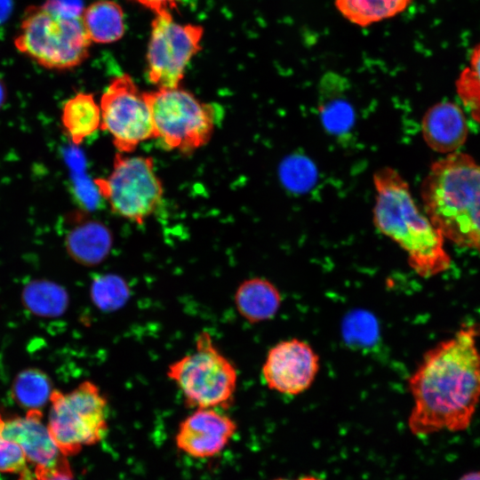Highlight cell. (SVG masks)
Masks as SVG:
<instances>
[{"instance_id": "9a60e30c", "label": "cell", "mask_w": 480, "mask_h": 480, "mask_svg": "<svg viewBox=\"0 0 480 480\" xmlns=\"http://www.w3.org/2000/svg\"><path fill=\"white\" fill-rule=\"evenodd\" d=\"M348 80L337 72L327 71L319 80L317 108L328 133L347 138L354 126L356 113L349 99Z\"/></svg>"}, {"instance_id": "cb8c5ba5", "label": "cell", "mask_w": 480, "mask_h": 480, "mask_svg": "<svg viewBox=\"0 0 480 480\" xmlns=\"http://www.w3.org/2000/svg\"><path fill=\"white\" fill-rule=\"evenodd\" d=\"M280 175L285 186L294 191L309 188L316 178L312 163L302 156L287 158L281 165Z\"/></svg>"}, {"instance_id": "4dcf8cb0", "label": "cell", "mask_w": 480, "mask_h": 480, "mask_svg": "<svg viewBox=\"0 0 480 480\" xmlns=\"http://www.w3.org/2000/svg\"><path fill=\"white\" fill-rule=\"evenodd\" d=\"M274 480H323L322 478L320 477H317L316 476H300V477H298V478H295V479H289V478H276V479H274Z\"/></svg>"}, {"instance_id": "5b68a950", "label": "cell", "mask_w": 480, "mask_h": 480, "mask_svg": "<svg viewBox=\"0 0 480 480\" xmlns=\"http://www.w3.org/2000/svg\"><path fill=\"white\" fill-rule=\"evenodd\" d=\"M166 376L180 391L187 407L226 410L234 402L237 370L206 331L197 335L192 352L168 365Z\"/></svg>"}, {"instance_id": "4316f807", "label": "cell", "mask_w": 480, "mask_h": 480, "mask_svg": "<svg viewBox=\"0 0 480 480\" xmlns=\"http://www.w3.org/2000/svg\"><path fill=\"white\" fill-rule=\"evenodd\" d=\"M37 480H73L70 467L57 469Z\"/></svg>"}, {"instance_id": "83f0119b", "label": "cell", "mask_w": 480, "mask_h": 480, "mask_svg": "<svg viewBox=\"0 0 480 480\" xmlns=\"http://www.w3.org/2000/svg\"><path fill=\"white\" fill-rule=\"evenodd\" d=\"M11 9V0H0V22L8 15Z\"/></svg>"}, {"instance_id": "52a82bcc", "label": "cell", "mask_w": 480, "mask_h": 480, "mask_svg": "<svg viewBox=\"0 0 480 480\" xmlns=\"http://www.w3.org/2000/svg\"><path fill=\"white\" fill-rule=\"evenodd\" d=\"M47 428L64 456L76 455L100 442L108 428V403L91 380L68 393L52 390Z\"/></svg>"}, {"instance_id": "2e32d148", "label": "cell", "mask_w": 480, "mask_h": 480, "mask_svg": "<svg viewBox=\"0 0 480 480\" xmlns=\"http://www.w3.org/2000/svg\"><path fill=\"white\" fill-rule=\"evenodd\" d=\"M235 307L250 324L272 319L282 305L279 289L268 279L252 277L243 281L236 290Z\"/></svg>"}, {"instance_id": "f546056e", "label": "cell", "mask_w": 480, "mask_h": 480, "mask_svg": "<svg viewBox=\"0 0 480 480\" xmlns=\"http://www.w3.org/2000/svg\"><path fill=\"white\" fill-rule=\"evenodd\" d=\"M6 99V89L4 84L0 79V108L4 105Z\"/></svg>"}, {"instance_id": "6da1fadb", "label": "cell", "mask_w": 480, "mask_h": 480, "mask_svg": "<svg viewBox=\"0 0 480 480\" xmlns=\"http://www.w3.org/2000/svg\"><path fill=\"white\" fill-rule=\"evenodd\" d=\"M480 324H463L423 355L408 378V428L417 436L466 430L480 402Z\"/></svg>"}, {"instance_id": "8992f818", "label": "cell", "mask_w": 480, "mask_h": 480, "mask_svg": "<svg viewBox=\"0 0 480 480\" xmlns=\"http://www.w3.org/2000/svg\"><path fill=\"white\" fill-rule=\"evenodd\" d=\"M149 107L153 139L169 150L190 154L206 145L214 132L217 112L180 86L143 92Z\"/></svg>"}, {"instance_id": "277c9868", "label": "cell", "mask_w": 480, "mask_h": 480, "mask_svg": "<svg viewBox=\"0 0 480 480\" xmlns=\"http://www.w3.org/2000/svg\"><path fill=\"white\" fill-rule=\"evenodd\" d=\"M92 44L81 15H67L44 4L28 7L14 39L16 49L40 66L70 69L89 57Z\"/></svg>"}, {"instance_id": "5bb4252c", "label": "cell", "mask_w": 480, "mask_h": 480, "mask_svg": "<svg viewBox=\"0 0 480 480\" xmlns=\"http://www.w3.org/2000/svg\"><path fill=\"white\" fill-rule=\"evenodd\" d=\"M421 132L432 150L448 155L457 152L465 144L468 126L462 108L455 102L444 100L426 111Z\"/></svg>"}, {"instance_id": "ba28073f", "label": "cell", "mask_w": 480, "mask_h": 480, "mask_svg": "<svg viewBox=\"0 0 480 480\" xmlns=\"http://www.w3.org/2000/svg\"><path fill=\"white\" fill-rule=\"evenodd\" d=\"M95 184L114 213L139 225L156 211L163 200V184L151 156L118 152L110 174L95 180Z\"/></svg>"}, {"instance_id": "4fadbf2b", "label": "cell", "mask_w": 480, "mask_h": 480, "mask_svg": "<svg viewBox=\"0 0 480 480\" xmlns=\"http://www.w3.org/2000/svg\"><path fill=\"white\" fill-rule=\"evenodd\" d=\"M42 418L41 410H28L23 417L4 420L2 431L4 437L20 445L27 461L35 466L36 479L69 466Z\"/></svg>"}, {"instance_id": "9c48e42d", "label": "cell", "mask_w": 480, "mask_h": 480, "mask_svg": "<svg viewBox=\"0 0 480 480\" xmlns=\"http://www.w3.org/2000/svg\"><path fill=\"white\" fill-rule=\"evenodd\" d=\"M204 31L200 25L176 22L171 12L156 13L146 55L148 81L157 88L180 86L188 63L201 50Z\"/></svg>"}, {"instance_id": "603a6c76", "label": "cell", "mask_w": 480, "mask_h": 480, "mask_svg": "<svg viewBox=\"0 0 480 480\" xmlns=\"http://www.w3.org/2000/svg\"><path fill=\"white\" fill-rule=\"evenodd\" d=\"M455 89L472 119L480 124V42L472 48L468 65L455 81Z\"/></svg>"}, {"instance_id": "ffe728a7", "label": "cell", "mask_w": 480, "mask_h": 480, "mask_svg": "<svg viewBox=\"0 0 480 480\" xmlns=\"http://www.w3.org/2000/svg\"><path fill=\"white\" fill-rule=\"evenodd\" d=\"M413 0H334L338 12L350 23L366 28L404 12Z\"/></svg>"}, {"instance_id": "3957f363", "label": "cell", "mask_w": 480, "mask_h": 480, "mask_svg": "<svg viewBox=\"0 0 480 480\" xmlns=\"http://www.w3.org/2000/svg\"><path fill=\"white\" fill-rule=\"evenodd\" d=\"M420 196L444 239L480 254V164L472 156L457 151L432 163Z\"/></svg>"}, {"instance_id": "d4e9b609", "label": "cell", "mask_w": 480, "mask_h": 480, "mask_svg": "<svg viewBox=\"0 0 480 480\" xmlns=\"http://www.w3.org/2000/svg\"><path fill=\"white\" fill-rule=\"evenodd\" d=\"M4 420L0 415V471L21 473L26 469L27 460L20 445L5 437L2 431Z\"/></svg>"}, {"instance_id": "f1b7e54d", "label": "cell", "mask_w": 480, "mask_h": 480, "mask_svg": "<svg viewBox=\"0 0 480 480\" xmlns=\"http://www.w3.org/2000/svg\"><path fill=\"white\" fill-rule=\"evenodd\" d=\"M459 480H480V471L468 472Z\"/></svg>"}, {"instance_id": "8fae6325", "label": "cell", "mask_w": 480, "mask_h": 480, "mask_svg": "<svg viewBox=\"0 0 480 480\" xmlns=\"http://www.w3.org/2000/svg\"><path fill=\"white\" fill-rule=\"evenodd\" d=\"M319 367V356L314 348L307 341L292 338L279 341L268 350L261 373L270 390L297 396L311 387Z\"/></svg>"}, {"instance_id": "e0dca14e", "label": "cell", "mask_w": 480, "mask_h": 480, "mask_svg": "<svg viewBox=\"0 0 480 480\" xmlns=\"http://www.w3.org/2000/svg\"><path fill=\"white\" fill-rule=\"evenodd\" d=\"M65 241L67 252L74 260L84 266H94L109 253L113 237L103 223L89 220L71 229Z\"/></svg>"}, {"instance_id": "d6986e66", "label": "cell", "mask_w": 480, "mask_h": 480, "mask_svg": "<svg viewBox=\"0 0 480 480\" xmlns=\"http://www.w3.org/2000/svg\"><path fill=\"white\" fill-rule=\"evenodd\" d=\"M81 17L92 43L111 44L124 35V12L115 1L97 0L82 11Z\"/></svg>"}, {"instance_id": "484cf974", "label": "cell", "mask_w": 480, "mask_h": 480, "mask_svg": "<svg viewBox=\"0 0 480 480\" xmlns=\"http://www.w3.org/2000/svg\"><path fill=\"white\" fill-rule=\"evenodd\" d=\"M135 2L155 14L162 12H171L177 6L178 0H129Z\"/></svg>"}, {"instance_id": "7a4b0ae2", "label": "cell", "mask_w": 480, "mask_h": 480, "mask_svg": "<svg viewBox=\"0 0 480 480\" xmlns=\"http://www.w3.org/2000/svg\"><path fill=\"white\" fill-rule=\"evenodd\" d=\"M372 180L377 229L405 252L409 266L420 277L449 269L452 259L444 247L445 239L418 208L407 181L388 166L377 170Z\"/></svg>"}, {"instance_id": "44dd1931", "label": "cell", "mask_w": 480, "mask_h": 480, "mask_svg": "<svg viewBox=\"0 0 480 480\" xmlns=\"http://www.w3.org/2000/svg\"><path fill=\"white\" fill-rule=\"evenodd\" d=\"M52 382L49 376L36 368L19 372L12 387L14 401L22 408L41 409L50 400Z\"/></svg>"}, {"instance_id": "30bf717a", "label": "cell", "mask_w": 480, "mask_h": 480, "mask_svg": "<svg viewBox=\"0 0 480 480\" xmlns=\"http://www.w3.org/2000/svg\"><path fill=\"white\" fill-rule=\"evenodd\" d=\"M101 126L112 137L116 148L133 152L145 140L153 139V124L143 92L127 74L114 77L101 95Z\"/></svg>"}, {"instance_id": "ac0fdd59", "label": "cell", "mask_w": 480, "mask_h": 480, "mask_svg": "<svg viewBox=\"0 0 480 480\" xmlns=\"http://www.w3.org/2000/svg\"><path fill=\"white\" fill-rule=\"evenodd\" d=\"M60 120L71 141L80 145L101 126L100 104L91 93H76L64 103Z\"/></svg>"}, {"instance_id": "7c38bea8", "label": "cell", "mask_w": 480, "mask_h": 480, "mask_svg": "<svg viewBox=\"0 0 480 480\" xmlns=\"http://www.w3.org/2000/svg\"><path fill=\"white\" fill-rule=\"evenodd\" d=\"M236 430V422L220 410L197 408L179 424L175 444L192 458L210 459L223 452Z\"/></svg>"}, {"instance_id": "7402d4cb", "label": "cell", "mask_w": 480, "mask_h": 480, "mask_svg": "<svg viewBox=\"0 0 480 480\" xmlns=\"http://www.w3.org/2000/svg\"><path fill=\"white\" fill-rule=\"evenodd\" d=\"M24 305L41 316H56L63 313L68 305V295L62 287L45 280L28 284L22 292Z\"/></svg>"}]
</instances>
